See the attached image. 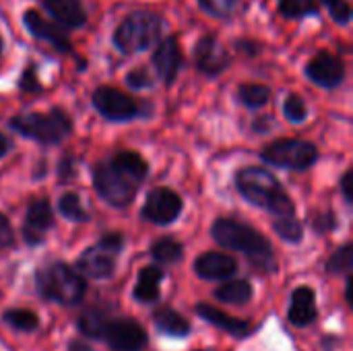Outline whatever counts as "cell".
Masks as SVG:
<instances>
[{
    "label": "cell",
    "mask_w": 353,
    "mask_h": 351,
    "mask_svg": "<svg viewBox=\"0 0 353 351\" xmlns=\"http://www.w3.org/2000/svg\"><path fill=\"white\" fill-rule=\"evenodd\" d=\"M149 172L147 161L137 151H118L110 161L93 168V184L103 201L114 207H126L134 201L137 188Z\"/></svg>",
    "instance_id": "1"
},
{
    "label": "cell",
    "mask_w": 353,
    "mask_h": 351,
    "mask_svg": "<svg viewBox=\"0 0 353 351\" xmlns=\"http://www.w3.org/2000/svg\"><path fill=\"white\" fill-rule=\"evenodd\" d=\"M238 192L252 205L271 211L277 217L294 215V201L281 188L279 180L263 168H242L236 174Z\"/></svg>",
    "instance_id": "2"
},
{
    "label": "cell",
    "mask_w": 353,
    "mask_h": 351,
    "mask_svg": "<svg viewBox=\"0 0 353 351\" xmlns=\"http://www.w3.org/2000/svg\"><path fill=\"white\" fill-rule=\"evenodd\" d=\"M211 234H213V240L221 248L238 250V252L246 254L261 269H273L275 261H273L271 242L261 232L250 228L248 223H242V221L230 219V217H219L213 223Z\"/></svg>",
    "instance_id": "3"
},
{
    "label": "cell",
    "mask_w": 353,
    "mask_h": 351,
    "mask_svg": "<svg viewBox=\"0 0 353 351\" xmlns=\"http://www.w3.org/2000/svg\"><path fill=\"white\" fill-rule=\"evenodd\" d=\"M163 31V17L155 10H130L112 33V43L122 54H139L157 46Z\"/></svg>",
    "instance_id": "4"
},
{
    "label": "cell",
    "mask_w": 353,
    "mask_h": 351,
    "mask_svg": "<svg viewBox=\"0 0 353 351\" xmlns=\"http://www.w3.org/2000/svg\"><path fill=\"white\" fill-rule=\"evenodd\" d=\"M8 126L25 139H31L41 145H58L72 132V120L60 108H52L46 114L29 112L12 116L8 120Z\"/></svg>",
    "instance_id": "5"
},
{
    "label": "cell",
    "mask_w": 353,
    "mask_h": 351,
    "mask_svg": "<svg viewBox=\"0 0 353 351\" xmlns=\"http://www.w3.org/2000/svg\"><path fill=\"white\" fill-rule=\"evenodd\" d=\"M35 283L39 294L50 300L58 302L64 306L79 304L85 296L87 283L85 279L68 265L64 263H54L35 273Z\"/></svg>",
    "instance_id": "6"
},
{
    "label": "cell",
    "mask_w": 353,
    "mask_h": 351,
    "mask_svg": "<svg viewBox=\"0 0 353 351\" xmlns=\"http://www.w3.org/2000/svg\"><path fill=\"white\" fill-rule=\"evenodd\" d=\"M261 159L273 168L304 172L319 161V149L310 141L302 139H279L267 145L261 153Z\"/></svg>",
    "instance_id": "7"
},
{
    "label": "cell",
    "mask_w": 353,
    "mask_h": 351,
    "mask_svg": "<svg viewBox=\"0 0 353 351\" xmlns=\"http://www.w3.org/2000/svg\"><path fill=\"white\" fill-rule=\"evenodd\" d=\"M91 103L99 112V116H103L110 122H130L134 118H143L151 114L149 110H143L149 106H145L143 101H137L128 93H122L120 89L110 87V85L97 87L91 95Z\"/></svg>",
    "instance_id": "8"
},
{
    "label": "cell",
    "mask_w": 353,
    "mask_h": 351,
    "mask_svg": "<svg viewBox=\"0 0 353 351\" xmlns=\"http://www.w3.org/2000/svg\"><path fill=\"white\" fill-rule=\"evenodd\" d=\"M192 60H194L196 70L209 79L219 77L234 62L232 54L221 46V41L215 33H205L196 39L194 50H192Z\"/></svg>",
    "instance_id": "9"
},
{
    "label": "cell",
    "mask_w": 353,
    "mask_h": 351,
    "mask_svg": "<svg viewBox=\"0 0 353 351\" xmlns=\"http://www.w3.org/2000/svg\"><path fill=\"white\" fill-rule=\"evenodd\" d=\"M21 21H23V27L29 31V35L35 37L37 41H46L60 54H74L68 33L60 29L58 25H54L52 21H48L37 8H27Z\"/></svg>",
    "instance_id": "10"
},
{
    "label": "cell",
    "mask_w": 353,
    "mask_h": 351,
    "mask_svg": "<svg viewBox=\"0 0 353 351\" xmlns=\"http://www.w3.org/2000/svg\"><path fill=\"white\" fill-rule=\"evenodd\" d=\"M182 207L184 205H182V199L178 192L159 186L147 194L141 215L155 225H168L178 219V215L182 213Z\"/></svg>",
    "instance_id": "11"
},
{
    "label": "cell",
    "mask_w": 353,
    "mask_h": 351,
    "mask_svg": "<svg viewBox=\"0 0 353 351\" xmlns=\"http://www.w3.org/2000/svg\"><path fill=\"white\" fill-rule=\"evenodd\" d=\"M345 62L327 50L314 54L304 66V74L323 89H337L345 81Z\"/></svg>",
    "instance_id": "12"
},
{
    "label": "cell",
    "mask_w": 353,
    "mask_h": 351,
    "mask_svg": "<svg viewBox=\"0 0 353 351\" xmlns=\"http://www.w3.org/2000/svg\"><path fill=\"white\" fill-rule=\"evenodd\" d=\"M151 64L155 68V74L157 79L172 87L180 68L184 66V54L180 50V43H178V37L176 35H168L163 39L157 41L153 54H151Z\"/></svg>",
    "instance_id": "13"
},
{
    "label": "cell",
    "mask_w": 353,
    "mask_h": 351,
    "mask_svg": "<svg viewBox=\"0 0 353 351\" xmlns=\"http://www.w3.org/2000/svg\"><path fill=\"white\" fill-rule=\"evenodd\" d=\"M103 341L116 351H139L147 345V333L132 319H118L108 323Z\"/></svg>",
    "instance_id": "14"
},
{
    "label": "cell",
    "mask_w": 353,
    "mask_h": 351,
    "mask_svg": "<svg viewBox=\"0 0 353 351\" xmlns=\"http://www.w3.org/2000/svg\"><path fill=\"white\" fill-rule=\"evenodd\" d=\"M39 6L52 17V23L64 31L81 29L89 21L83 0H39Z\"/></svg>",
    "instance_id": "15"
},
{
    "label": "cell",
    "mask_w": 353,
    "mask_h": 351,
    "mask_svg": "<svg viewBox=\"0 0 353 351\" xmlns=\"http://www.w3.org/2000/svg\"><path fill=\"white\" fill-rule=\"evenodd\" d=\"M116 257H118L116 252L108 250L105 246H101L97 242L95 246L87 248L79 257L77 267H79V271L85 277H91V279H108L116 271Z\"/></svg>",
    "instance_id": "16"
},
{
    "label": "cell",
    "mask_w": 353,
    "mask_h": 351,
    "mask_svg": "<svg viewBox=\"0 0 353 351\" xmlns=\"http://www.w3.org/2000/svg\"><path fill=\"white\" fill-rule=\"evenodd\" d=\"M54 225V211L48 201H33L25 215V225L21 230L23 240L31 246L43 242V234Z\"/></svg>",
    "instance_id": "17"
},
{
    "label": "cell",
    "mask_w": 353,
    "mask_h": 351,
    "mask_svg": "<svg viewBox=\"0 0 353 351\" xmlns=\"http://www.w3.org/2000/svg\"><path fill=\"white\" fill-rule=\"evenodd\" d=\"M194 271L201 279L219 281L232 277L238 271V263L225 252H205L194 261Z\"/></svg>",
    "instance_id": "18"
},
{
    "label": "cell",
    "mask_w": 353,
    "mask_h": 351,
    "mask_svg": "<svg viewBox=\"0 0 353 351\" xmlns=\"http://www.w3.org/2000/svg\"><path fill=\"white\" fill-rule=\"evenodd\" d=\"M319 308H316V294L312 288H298L292 294V306L288 312V319L296 327H308L316 321Z\"/></svg>",
    "instance_id": "19"
},
{
    "label": "cell",
    "mask_w": 353,
    "mask_h": 351,
    "mask_svg": "<svg viewBox=\"0 0 353 351\" xmlns=\"http://www.w3.org/2000/svg\"><path fill=\"white\" fill-rule=\"evenodd\" d=\"M196 314H199L203 321H207V323H211V325L223 329V331L230 333V335L246 337V335L250 333V325H248L246 321L234 319V317L221 312L219 308H215V306H211V304H199V306H196Z\"/></svg>",
    "instance_id": "20"
},
{
    "label": "cell",
    "mask_w": 353,
    "mask_h": 351,
    "mask_svg": "<svg viewBox=\"0 0 353 351\" xmlns=\"http://www.w3.org/2000/svg\"><path fill=\"white\" fill-rule=\"evenodd\" d=\"M161 281H163V271H161V267H157V265H147V267H143L141 273H139L137 285H134V290H132L134 300H137V302H143V304L157 302Z\"/></svg>",
    "instance_id": "21"
},
{
    "label": "cell",
    "mask_w": 353,
    "mask_h": 351,
    "mask_svg": "<svg viewBox=\"0 0 353 351\" xmlns=\"http://www.w3.org/2000/svg\"><path fill=\"white\" fill-rule=\"evenodd\" d=\"M153 325L157 331L172 335V337H186L190 333V323L172 308H161L153 314Z\"/></svg>",
    "instance_id": "22"
},
{
    "label": "cell",
    "mask_w": 353,
    "mask_h": 351,
    "mask_svg": "<svg viewBox=\"0 0 353 351\" xmlns=\"http://www.w3.org/2000/svg\"><path fill=\"white\" fill-rule=\"evenodd\" d=\"M238 99L250 110L265 108L271 101V87L263 83H242L238 87Z\"/></svg>",
    "instance_id": "23"
},
{
    "label": "cell",
    "mask_w": 353,
    "mask_h": 351,
    "mask_svg": "<svg viewBox=\"0 0 353 351\" xmlns=\"http://www.w3.org/2000/svg\"><path fill=\"white\" fill-rule=\"evenodd\" d=\"M213 296L223 304H246L252 298V285L246 279L230 281L217 288Z\"/></svg>",
    "instance_id": "24"
},
{
    "label": "cell",
    "mask_w": 353,
    "mask_h": 351,
    "mask_svg": "<svg viewBox=\"0 0 353 351\" xmlns=\"http://www.w3.org/2000/svg\"><path fill=\"white\" fill-rule=\"evenodd\" d=\"M277 6H279L281 17L292 19V21H300V19L321 14V6L316 0H279Z\"/></svg>",
    "instance_id": "25"
},
{
    "label": "cell",
    "mask_w": 353,
    "mask_h": 351,
    "mask_svg": "<svg viewBox=\"0 0 353 351\" xmlns=\"http://www.w3.org/2000/svg\"><path fill=\"white\" fill-rule=\"evenodd\" d=\"M110 319L105 310H87L85 314H81L79 319V331L85 337H93V339H103L105 327H108Z\"/></svg>",
    "instance_id": "26"
},
{
    "label": "cell",
    "mask_w": 353,
    "mask_h": 351,
    "mask_svg": "<svg viewBox=\"0 0 353 351\" xmlns=\"http://www.w3.org/2000/svg\"><path fill=\"white\" fill-rule=\"evenodd\" d=\"M2 321L12 327L14 331H21V333H31L39 327V319L35 312L31 310H23V308H12V310H6Z\"/></svg>",
    "instance_id": "27"
},
{
    "label": "cell",
    "mask_w": 353,
    "mask_h": 351,
    "mask_svg": "<svg viewBox=\"0 0 353 351\" xmlns=\"http://www.w3.org/2000/svg\"><path fill=\"white\" fill-rule=\"evenodd\" d=\"M184 254V248L174 238H161L151 246V257L157 263H178Z\"/></svg>",
    "instance_id": "28"
},
{
    "label": "cell",
    "mask_w": 353,
    "mask_h": 351,
    "mask_svg": "<svg viewBox=\"0 0 353 351\" xmlns=\"http://www.w3.org/2000/svg\"><path fill=\"white\" fill-rule=\"evenodd\" d=\"M58 211H60L62 217H66L70 221H89V213L85 211V207L81 205L79 194H74V192H66V194L60 197Z\"/></svg>",
    "instance_id": "29"
},
{
    "label": "cell",
    "mask_w": 353,
    "mask_h": 351,
    "mask_svg": "<svg viewBox=\"0 0 353 351\" xmlns=\"http://www.w3.org/2000/svg\"><path fill=\"white\" fill-rule=\"evenodd\" d=\"M273 230H275V234H277L281 240L292 242V244L300 242L302 236H304L302 223H300L294 215H290V217H277V219L273 221Z\"/></svg>",
    "instance_id": "30"
},
{
    "label": "cell",
    "mask_w": 353,
    "mask_h": 351,
    "mask_svg": "<svg viewBox=\"0 0 353 351\" xmlns=\"http://www.w3.org/2000/svg\"><path fill=\"white\" fill-rule=\"evenodd\" d=\"M196 2L203 12H207L209 17L219 19V21L232 19L238 8V0H196Z\"/></svg>",
    "instance_id": "31"
},
{
    "label": "cell",
    "mask_w": 353,
    "mask_h": 351,
    "mask_svg": "<svg viewBox=\"0 0 353 351\" xmlns=\"http://www.w3.org/2000/svg\"><path fill=\"white\" fill-rule=\"evenodd\" d=\"M353 265V246L352 244H345L341 246L337 252L331 254V259L327 261V271L331 275H341V273H347L352 271Z\"/></svg>",
    "instance_id": "32"
},
{
    "label": "cell",
    "mask_w": 353,
    "mask_h": 351,
    "mask_svg": "<svg viewBox=\"0 0 353 351\" xmlns=\"http://www.w3.org/2000/svg\"><path fill=\"white\" fill-rule=\"evenodd\" d=\"M283 116L294 122V124H300V122H306L308 118V103L304 101V97H300L298 93H290L283 101Z\"/></svg>",
    "instance_id": "33"
},
{
    "label": "cell",
    "mask_w": 353,
    "mask_h": 351,
    "mask_svg": "<svg viewBox=\"0 0 353 351\" xmlns=\"http://www.w3.org/2000/svg\"><path fill=\"white\" fill-rule=\"evenodd\" d=\"M321 4L329 10L331 19L339 25V27H347L352 23L353 10L352 4L347 0H321Z\"/></svg>",
    "instance_id": "34"
},
{
    "label": "cell",
    "mask_w": 353,
    "mask_h": 351,
    "mask_svg": "<svg viewBox=\"0 0 353 351\" xmlns=\"http://www.w3.org/2000/svg\"><path fill=\"white\" fill-rule=\"evenodd\" d=\"M17 85H19V89H21L23 93H41V91H43V85H41V81H39V77H37L35 64H27V68L21 72Z\"/></svg>",
    "instance_id": "35"
},
{
    "label": "cell",
    "mask_w": 353,
    "mask_h": 351,
    "mask_svg": "<svg viewBox=\"0 0 353 351\" xmlns=\"http://www.w3.org/2000/svg\"><path fill=\"white\" fill-rule=\"evenodd\" d=\"M126 85L130 89H139L141 91V89L153 87L155 85V79H153V74L145 66H137V68H132V70L126 72Z\"/></svg>",
    "instance_id": "36"
},
{
    "label": "cell",
    "mask_w": 353,
    "mask_h": 351,
    "mask_svg": "<svg viewBox=\"0 0 353 351\" xmlns=\"http://www.w3.org/2000/svg\"><path fill=\"white\" fill-rule=\"evenodd\" d=\"M12 244H14V234H12L10 221L4 213H0V254L12 248Z\"/></svg>",
    "instance_id": "37"
},
{
    "label": "cell",
    "mask_w": 353,
    "mask_h": 351,
    "mask_svg": "<svg viewBox=\"0 0 353 351\" xmlns=\"http://www.w3.org/2000/svg\"><path fill=\"white\" fill-rule=\"evenodd\" d=\"M234 48H236L240 54L248 56V58H254V56H259V54L263 52V43L256 41V39H248V37L236 39V41H234Z\"/></svg>",
    "instance_id": "38"
},
{
    "label": "cell",
    "mask_w": 353,
    "mask_h": 351,
    "mask_svg": "<svg viewBox=\"0 0 353 351\" xmlns=\"http://www.w3.org/2000/svg\"><path fill=\"white\" fill-rule=\"evenodd\" d=\"M312 228H314V232H319V234H329L331 230L337 228V221H335V217H333L331 213H325V215H316V217L312 219Z\"/></svg>",
    "instance_id": "39"
},
{
    "label": "cell",
    "mask_w": 353,
    "mask_h": 351,
    "mask_svg": "<svg viewBox=\"0 0 353 351\" xmlns=\"http://www.w3.org/2000/svg\"><path fill=\"white\" fill-rule=\"evenodd\" d=\"M99 244H101V246H105L108 250H112V252L120 254V250H122V246H124V236H122V234H118V232H112V234H105V236L99 240Z\"/></svg>",
    "instance_id": "40"
},
{
    "label": "cell",
    "mask_w": 353,
    "mask_h": 351,
    "mask_svg": "<svg viewBox=\"0 0 353 351\" xmlns=\"http://www.w3.org/2000/svg\"><path fill=\"white\" fill-rule=\"evenodd\" d=\"M341 192L345 197V201L352 205L353 203V170H347L341 178Z\"/></svg>",
    "instance_id": "41"
},
{
    "label": "cell",
    "mask_w": 353,
    "mask_h": 351,
    "mask_svg": "<svg viewBox=\"0 0 353 351\" xmlns=\"http://www.w3.org/2000/svg\"><path fill=\"white\" fill-rule=\"evenodd\" d=\"M10 149H12V141H10L6 134L0 132V157H4Z\"/></svg>",
    "instance_id": "42"
},
{
    "label": "cell",
    "mask_w": 353,
    "mask_h": 351,
    "mask_svg": "<svg viewBox=\"0 0 353 351\" xmlns=\"http://www.w3.org/2000/svg\"><path fill=\"white\" fill-rule=\"evenodd\" d=\"M60 178H66V176H70V174H74V170H72V161L70 159H62V163H60Z\"/></svg>",
    "instance_id": "43"
},
{
    "label": "cell",
    "mask_w": 353,
    "mask_h": 351,
    "mask_svg": "<svg viewBox=\"0 0 353 351\" xmlns=\"http://www.w3.org/2000/svg\"><path fill=\"white\" fill-rule=\"evenodd\" d=\"M68 351H93V348H91L89 343H85V341L74 339V341L68 343Z\"/></svg>",
    "instance_id": "44"
},
{
    "label": "cell",
    "mask_w": 353,
    "mask_h": 351,
    "mask_svg": "<svg viewBox=\"0 0 353 351\" xmlns=\"http://www.w3.org/2000/svg\"><path fill=\"white\" fill-rule=\"evenodd\" d=\"M352 285H353L352 275H347V281H345V300H347V304H350V306H352V302H353Z\"/></svg>",
    "instance_id": "45"
},
{
    "label": "cell",
    "mask_w": 353,
    "mask_h": 351,
    "mask_svg": "<svg viewBox=\"0 0 353 351\" xmlns=\"http://www.w3.org/2000/svg\"><path fill=\"white\" fill-rule=\"evenodd\" d=\"M4 52V39H2V35H0V54Z\"/></svg>",
    "instance_id": "46"
}]
</instances>
